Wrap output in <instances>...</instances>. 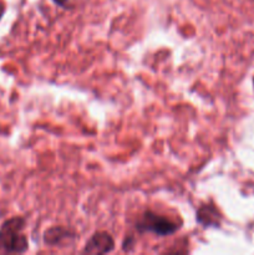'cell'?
<instances>
[{"mask_svg": "<svg viewBox=\"0 0 254 255\" xmlns=\"http://www.w3.org/2000/svg\"><path fill=\"white\" fill-rule=\"evenodd\" d=\"M26 221L24 217H12L0 226V251L7 254H22L29 249V242L24 234Z\"/></svg>", "mask_w": 254, "mask_h": 255, "instance_id": "obj_1", "label": "cell"}, {"mask_svg": "<svg viewBox=\"0 0 254 255\" xmlns=\"http://www.w3.org/2000/svg\"><path fill=\"white\" fill-rule=\"evenodd\" d=\"M138 233H153L158 237H168L176 233L181 228V223H177L168 217L161 216L153 211H144L134 226Z\"/></svg>", "mask_w": 254, "mask_h": 255, "instance_id": "obj_2", "label": "cell"}, {"mask_svg": "<svg viewBox=\"0 0 254 255\" xmlns=\"http://www.w3.org/2000/svg\"><path fill=\"white\" fill-rule=\"evenodd\" d=\"M115 251V239L107 232H96L87 241L82 253L109 254Z\"/></svg>", "mask_w": 254, "mask_h": 255, "instance_id": "obj_3", "label": "cell"}, {"mask_svg": "<svg viewBox=\"0 0 254 255\" xmlns=\"http://www.w3.org/2000/svg\"><path fill=\"white\" fill-rule=\"evenodd\" d=\"M76 238V233L72 229L61 226H54L44 232L42 241L46 247H65Z\"/></svg>", "mask_w": 254, "mask_h": 255, "instance_id": "obj_4", "label": "cell"}, {"mask_svg": "<svg viewBox=\"0 0 254 255\" xmlns=\"http://www.w3.org/2000/svg\"><path fill=\"white\" fill-rule=\"evenodd\" d=\"M222 213L214 204H202L196 212V221L203 228H219Z\"/></svg>", "mask_w": 254, "mask_h": 255, "instance_id": "obj_5", "label": "cell"}, {"mask_svg": "<svg viewBox=\"0 0 254 255\" xmlns=\"http://www.w3.org/2000/svg\"><path fill=\"white\" fill-rule=\"evenodd\" d=\"M136 244V239L132 236H126V238L122 242V251L124 252H132Z\"/></svg>", "mask_w": 254, "mask_h": 255, "instance_id": "obj_6", "label": "cell"}, {"mask_svg": "<svg viewBox=\"0 0 254 255\" xmlns=\"http://www.w3.org/2000/svg\"><path fill=\"white\" fill-rule=\"evenodd\" d=\"M54 4H56L57 6L62 7V9H72L74 4H72V0H52Z\"/></svg>", "mask_w": 254, "mask_h": 255, "instance_id": "obj_7", "label": "cell"}, {"mask_svg": "<svg viewBox=\"0 0 254 255\" xmlns=\"http://www.w3.org/2000/svg\"><path fill=\"white\" fill-rule=\"evenodd\" d=\"M5 11H6V5H5L4 1H1V0H0V21H1Z\"/></svg>", "mask_w": 254, "mask_h": 255, "instance_id": "obj_8", "label": "cell"}]
</instances>
